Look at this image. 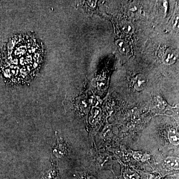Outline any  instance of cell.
<instances>
[{"mask_svg":"<svg viewBox=\"0 0 179 179\" xmlns=\"http://www.w3.org/2000/svg\"><path fill=\"white\" fill-rule=\"evenodd\" d=\"M178 59L177 52L173 50H168L165 52L163 57V62L166 65L174 64Z\"/></svg>","mask_w":179,"mask_h":179,"instance_id":"1","label":"cell"},{"mask_svg":"<svg viewBox=\"0 0 179 179\" xmlns=\"http://www.w3.org/2000/svg\"><path fill=\"white\" fill-rule=\"evenodd\" d=\"M147 83L146 78L144 75L139 74L135 79L134 88L137 91L142 90Z\"/></svg>","mask_w":179,"mask_h":179,"instance_id":"2","label":"cell"},{"mask_svg":"<svg viewBox=\"0 0 179 179\" xmlns=\"http://www.w3.org/2000/svg\"><path fill=\"white\" fill-rule=\"evenodd\" d=\"M128 13L129 17L132 18H137L140 13V8L136 3H132L129 6Z\"/></svg>","mask_w":179,"mask_h":179,"instance_id":"3","label":"cell"},{"mask_svg":"<svg viewBox=\"0 0 179 179\" xmlns=\"http://www.w3.org/2000/svg\"><path fill=\"white\" fill-rule=\"evenodd\" d=\"M115 45L120 53L125 55L129 53V48L128 43L126 41L119 39L116 41Z\"/></svg>","mask_w":179,"mask_h":179,"instance_id":"4","label":"cell"},{"mask_svg":"<svg viewBox=\"0 0 179 179\" xmlns=\"http://www.w3.org/2000/svg\"><path fill=\"white\" fill-rule=\"evenodd\" d=\"M168 138L171 144L174 145H179V134L176 130L172 129L169 132Z\"/></svg>","mask_w":179,"mask_h":179,"instance_id":"5","label":"cell"},{"mask_svg":"<svg viewBox=\"0 0 179 179\" xmlns=\"http://www.w3.org/2000/svg\"><path fill=\"white\" fill-rule=\"evenodd\" d=\"M122 29L124 33L126 34H132L134 32V25L130 22H125L123 23Z\"/></svg>","mask_w":179,"mask_h":179,"instance_id":"6","label":"cell"},{"mask_svg":"<svg viewBox=\"0 0 179 179\" xmlns=\"http://www.w3.org/2000/svg\"><path fill=\"white\" fill-rule=\"evenodd\" d=\"M166 164L171 168L179 169V158L176 157H170L165 160Z\"/></svg>","mask_w":179,"mask_h":179,"instance_id":"7","label":"cell"},{"mask_svg":"<svg viewBox=\"0 0 179 179\" xmlns=\"http://www.w3.org/2000/svg\"><path fill=\"white\" fill-rule=\"evenodd\" d=\"M124 177L125 179H139L137 173L131 170H126L124 174Z\"/></svg>","mask_w":179,"mask_h":179,"instance_id":"8","label":"cell"},{"mask_svg":"<svg viewBox=\"0 0 179 179\" xmlns=\"http://www.w3.org/2000/svg\"><path fill=\"white\" fill-rule=\"evenodd\" d=\"M134 157L136 160L140 161L142 159L143 155H142V153L140 152H136L134 153Z\"/></svg>","mask_w":179,"mask_h":179,"instance_id":"9","label":"cell"},{"mask_svg":"<svg viewBox=\"0 0 179 179\" xmlns=\"http://www.w3.org/2000/svg\"><path fill=\"white\" fill-rule=\"evenodd\" d=\"M88 179H95L94 178V177H90V178H89Z\"/></svg>","mask_w":179,"mask_h":179,"instance_id":"10","label":"cell"}]
</instances>
